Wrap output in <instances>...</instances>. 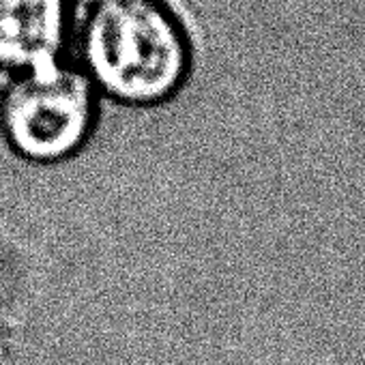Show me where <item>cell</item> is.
Wrapping results in <instances>:
<instances>
[{"label":"cell","instance_id":"6da1fadb","mask_svg":"<svg viewBox=\"0 0 365 365\" xmlns=\"http://www.w3.org/2000/svg\"><path fill=\"white\" fill-rule=\"evenodd\" d=\"M82 71L125 106L174 97L192 69L190 35L163 0H103L82 29Z\"/></svg>","mask_w":365,"mask_h":365},{"label":"cell","instance_id":"277c9868","mask_svg":"<svg viewBox=\"0 0 365 365\" xmlns=\"http://www.w3.org/2000/svg\"><path fill=\"white\" fill-rule=\"evenodd\" d=\"M80 3H88V5H99L103 0H80Z\"/></svg>","mask_w":365,"mask_h":365},{"label":"cell","instance_id":"3957f363","mask_svg":"<svg viewBox=\"0 0 365 365\" xmlns=\"http://www.w3.org/2000/svg\"><path fill=\"white\" fill-rule=\"evenodd\" d=\"M67 0H0V65L33 71L61 63Z\"/></svg>","mask_w":365,"mask_h":365},{"label":"cell","instance_id":"7a4b0ae2","mask_svg":"<svg viewBox=\"0 0 365 365\" xmlns=\"http://www.w3.org/2000/svg\"><path fill=\"white\" fill-rule=\"evenodd\" d=\"M97 123V88L63 63L20 71L0 93V133L9 148L33 163L73 157Z\"/></svg>","mask_w":365,"mask_h":365}]
</instances>
